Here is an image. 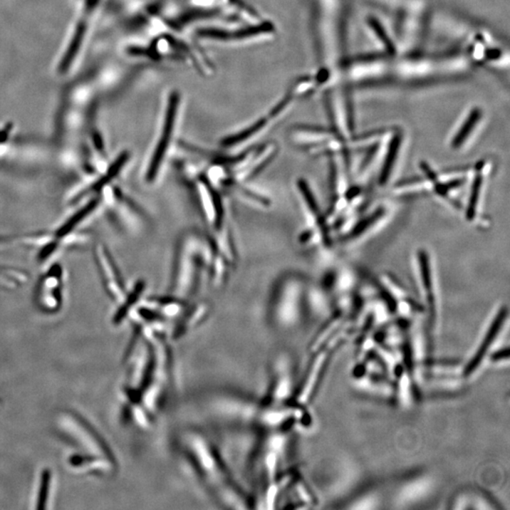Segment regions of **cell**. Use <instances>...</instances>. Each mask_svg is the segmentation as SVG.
<instances>
[{
  "label": "cell",
  "mask_w": 510,
  "mask_h": 510,
  "mask_svg": "<svg viewBox=\"0 0 510 510\" xmlns=\"http://www.w3.org/2000/svg\"><path fill=\"white\" fill-rule=\"evenodd\" d=\"M483 184L482 169H478L477 175H475L474 181L472 182L471 195L469 198V204L467 208V219L472 220L474 219L477 214L478 199H479L481 187Z\"/></svg>",
  "instance_id": "14"
},
{
  "label": "cell",
  "mask_w": 510,
  "mask_h": 510,
  "mask_svg": "<svg viewBox=\"0 0 510 510\" xmlns=\"http://www.w3.org/2000/svg\"><path fill=\"white\" fill-rule=\"evenodd\" d=\"M298 187L309 210L311 211V213L314 214V216L318 217V224L321 231H323L324 243H326V245L331 244V239H330L328 231L326 230V222H324L323 217L320 216V210H318L317 201H316L315 196L313 195L308 184H307L306 181H303V179H300V181L298 182Z\"/></svg>",
  "instance_id": "8"
},
{
  "label": "cell",
  "mask_w": 510,
  "mask_h": 510,
  "mask_svg": "<svg viewBox=\"0 0 510 510\" xmlns=\"http://www.w3.org/2000/svg\"><path fill=\"white\" fill-rule=\"evenodd\" d=\"M268 393L264 400V405L266 407H279L285 404L291 392V372L286 368L285 362L280 361L275 363L274 375Z\"/></svg>",
  "instance_id": "6"
},
{
  "label": "cell",
  "mask_w": 510,
  "mask_h": 510,
  "mask_svg": "<svg viewBox=\"0 0 510 510\" xmlns=\"http://www.w3.org/2000/svg\"><path fill=\"white\" fill-rule=\"evenodd\" d=\"M49 482H51V472H43L42 477L41 486H40L39 497H38V509L43 508V504L46 501V494H48V488L49 486Z\"/></svg>",
  "instance_id": "16"
},
{
  "label": "cell",
  "mask_w": 510,
  "mask_h": 510,
  "mask_svg": "<svg viewBox=\"0 0 510 510\" xmlns=\"http://www.w3.org/2000/svg\"><path fill=\"white\" fill-rule=\"evenodd\" d=\"M289 103H291V98H283L277 105L275 104L272 107L268 114L264 115L256 123L251 124L247 129L241 130L236 135H230L223 139L222 142V146L225 147H236L237 145L245 143V142L250 141L251 138H254L255 136L259 135L266 128L271 126L272 123H276L283 115H285Z\"/></svg>",
  "instance_id": "4"
},
{
  "label": "cell",
  "mask_w": 510,
  "mask_h": 510,
  "mask_svg": "<svg viewBox=\"0 0 510 510\" xmlns=\"http://www.w3.org/2000/svg\"><path fill=\"white\" fill-rule=\"evenodd\" d=\"M400 144H401V139L396 136L395 138L391 141L390 146L388 147L387 155H385L384 166L382 167L380 177H379V182L381 184H385L390 178L391 171H392L394 164H395L397 155H398Z\"/></svg>",
  "instance_id": "13"
},
{
  "label": "cell",
  "mask_w": 510,
  "mask_h": 510,
  "mask_svg": "<svg viewBox=\"0 0 510 510\" xmlns=\"http://www.w3.org/2000/svg\"><path fill=\"white\" fill-rule=\"evenodd\" d=\"M202 246L192 236H187L179 242L172 282L174 297L184 301L197 293L204 266Z\"/></svg>",
  "instance_id": "2"
},
{
  "label": "cell",
  "mask_w": 510,
  "mask_h": 510,
  "mask_svg": "<svg viewBox=\"0 0 510 510\" xmlns=\"http://www.w3.org/2000/svg\"><path fill=\"white\" fill-rule=\"evenodd\" d=\"M199 188H202V205L208 222L217 231H222L224 222V205L222 197L207 177L201 176Z\"/></svg>",
  "instance_id": "7"
},
{
  "label": "cell",
  "mask_w": 510,
  "mask_h": 510,
  "mask_svg": "<svg viewBox=\"0 0 510 510\" xmlns=\"http://www.w3.org/2000/svg\"><path fill=\"white\" fill-rule=\"evenodd\" d=\"M129 152H124L121 153V155L118 156V158L115 159V160L113 162L111 167H110L108 170H107L105 175L101 177V179H98L97 182H95V184L92 185L91 188L87 191H88V192H90V191H92V192H98V191L103 189L106 184H108L110 182H112L113 179H114L115 177L120 173L121 170H123V167L125 166L127 162L129 161Z\"/></svg>",
  "instance_id": "11"
},
{
  "label": "cell",
  "mask_w": 510,
  "mask_h": 510,
  "mask_svg": "<svg viewBox=\"0 0 510 510\" xmlns=\"http://www.w3.org/2000/svg\"><path fill=\"white\" fill-rule=\"evenodd\" d=\"M145 288H146V283L144 281H138L135 283V288H133L132 292L126 298V301H124L123 306H121L120 310L117 312L115 316L114 321L115 323H120L123 321L124 318H126L128 313L132 309V306L137 303L139 298H141L144 293Z\"/></svg>",
  "instance_id": "12"
},
{
  "label": "cell",
  "mask_w": 510,
  "mask_h": 510,
  "mask_svg": "<svg viewBox=\"0 0 510 510\" xmlns=\"http://www.w3.org/2000/svg\"><path fill=\"white\" fill-rule=\"evenodd\" d=\"M182 445L188 459L217 499L234 509L247 508L248 500L231 479L212 442L201 432H184Z\"/></svg>",
  "instance_id": "1"
},
{
  "label": "cell",
  "mask_w": 510,
  "mask_h": 510,
  "mask_svg": "<svg viewBox=\"0 0 510 510\" xmlns=\"http://www.w3.org/2000/svg\"><path fill=\"white\" fill-rule=\"evenodd\" d=\"M57 246L58 243L56 242L48 243V245H46L45 247L40 251L38 255L39 260H45L48 256H51V254L56 250Z\"/></svg>",
  "instance_id": "17"
},
{
  "label": "cell",
  "mask_w": 510,
  "mask_h": 510,
  "mask_svg": "<svg viewBox=\"0 0 510 510\" xmlns=\"http://www.w3.org/2000/svg\"><path fill=\"white\" fill-rule=\"evenodd\" d=\"M382 214H384V210L379 209L376 211L375 213H373V214H370V217H368L367 219L362 220L360 223H358V224L353 229V231H350L349 236H348V239H355L356 236H360V234H363L364 231H366L368 229L372 227V226L375 224L378 220L380 219Z\"/></svg>",
  "instance_id": "15"
},
{
  "label": "cell",
  "mask_w": 510,
  "mask_h": 510,
  "mask_svg": "<svg viewBox=\"0 0 510 510\" xmlns=\"http://www.w3.org/2000/svg\"><path fill=\"white\" fill-rule=\"evenodd\" d=\"M98 204H100V199H92V201L85 204L82 209L78 211L77 213H75L73 217H71V219H69L68 222H66L65 224H63L62 227H60L59 230L57 231L56 236L58 239H63V237H65L68 236V234H71V231H73L78 225H79L80 222H82L89 214H91L93 211L97 208Z\"/></svg>",
  "instance_id": "10"
},
{
  "label": "cell",
  "mask_w": 510,
  "mask_h": 510,
  "mask_svg": "<svg viewBox=\"0 0 510 510\" xmlns=\"http://www.w3.org/2000/svg\"><path fill=\"white\" fill-rule=\"evenodd\" d=\"M207 313V306L204 304H199L192 309L187 310L179 320V326H176L175 337H182L188 330L196 326L197 324L204 320V316Z\"/></svg>",
  "instance_id": "9"
},
{
  "label": "cell",
  "mask_w": 510,
  "mask_h": 510,
  "mask_svg": "<svg viewBox=\"0 0 510 510\" xmlns=\"http://www.w3.org/2000/svg\"><path fill=\"white\" fill-rule=\"evenodd\" d=\"M276 150L277 147L274 144L264 145L253 152L248 150L244 160L236 169L237 179L240 181L254 179L271 163L276 155Z\"/></svg>",
  "instance_id": "5"
},
{
  "label": "cell",
  "mask_w": 510,
  "mask_h": 510,
  "mask_svg": "<svg viewBox=\"0 0 510 510\" xmlns=\"http://www.w3.org/2000/svg\"><path fill=\"white\" fill-rule=\"evenodd\" d=\"M166 111H165L164 125L162 127L161 135L156 144L155 152L150 159V166L147 167L146 179L152 182L157 178L160 172L162 164L166 158L167 150L170 149L172 140L176 123L178 120L179 108L182 104V95L178 91L170 92L166 101Z\"/></svg>",
  "instance_id": "3"
}]
</instances>
